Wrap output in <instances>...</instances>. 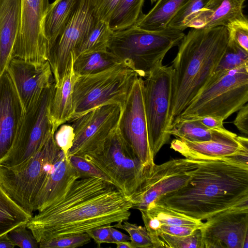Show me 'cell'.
Masks as SVG:
<instances>
[{"label":"cell","instance_id":"obj_1","mask_svg":"<svg viewBox=\"0 0 248 248\" xmlns=\"http://www.w3.org/2000/svg\"><path fill=\"white\" fill-rule=\"evenodd\" d=\"M131 208V200L112 183L82 177L62 199L32 217L27 225L39 243L128 220Z\"/></svg>","mask_w":248,"mask_h":248},{"label":"cell","instance_id":"obj_2","mask_svg":"<svg viewBox=\"0 0 248 248\" xmlns=\"http://www.w3.org/2000/svg\"><path fill=\"white\" fill-rule=\"evenodd\" d=\"M248 150L202 159L187 184L155 202L207 220L224 210L248 207Z\"/></svg>","mask_w":248,"mask_h":248},{"label":"cell","instance_id":"obj_3","mask_svg":"<svg viewBox=\"0 0 248 248\" xmlns=\"http://www.w3.org/2000/svg\"><path fill=\"white\" fill-rule=\"evenodd\" d=\"M229 40L228 30L224 26L192 29L185 34L171 65L170 125L206 85L225 52Z\"/></svg>","mask_w":248,"mask_h":248},{"label":"cell","instance_id":"obj_4","mask_svg":"<svg viewBox=\"0 0 248 248\" xmlns=\"http://www.w3.org/2000/svg\"><path fill=\"white\" fill-rule=\"evenodd\" d=\"M185 35L182 31L168 27L149 31L133 26L114 31L108 49L127 62L139 77L146 78L163 65L166 54L178 46Z\"/></svg>","mask_w":248,"mask_h":248},{"label":"cell","instance_id":"obj_5","mask_svg":"<svg viewBox=\"0 0 248 248\" xmlns=\"http://www.w3.org/2000/svg\"><path fill=\"white\" fill-rule=\"evenodd\" d=\"M138 76L124 61L97 73L77 76L71 119L102 105L117 104L122 108Z\"/></svg>","mask_w":248,"mask_h":248},{"label":"cell","instance_id":"obj_6","mask_svg":"<svg viewBox=\"0 0 248 248\" xmlns=\"http://www.w3.org/2000/svg\"><path fill=\"white\" fill-rule=\"evenodd\" d=\"M106 174L130 200L153 166L144 167L118 128L100 146L79 155Z\"/></svg>","mask_w":248,"mask_h":248},{"label":"cell","instance_id":"obj_7","mask_svg":"<svg viewBox=\"0 0 248 248\" xmlns=\"http://www.w3.org/2000/svg\"><path fill=\"white\" fill-rule=\"evenodd\" d=\"M248 101V62L206 85L175 119L213 116L224 121Z\"/></svg>","mask_w":248,"mask_h":248},{"label":"cell","instance_id":"obj_8","mask_svg":"<svg viewBox=\"0 0 248 248\" xmlns=\"http://www.w3.org/2000/svg\"><path fill=\"white\" fill-rule=\"evenodd\" d=\"M54 134L24 163L11 168L0 165V185L11 199L31 215L36 197L61 151Z\"/></svg>","mask_w":248,"mask_h":248},{"label":"cell","instance_id":"obj_9","mask_svg":"<svg viewBox=\"0 0 248 248\" xmlns=\"http://www.w3.org/2000/svg\"><path fill=\"white\" fill-rule=\"evenodd\" d=\"M143 80L144 108L148 140L154 157L170 140L169 119L172 68L162 65Z\"/></svg>","mask_w":248,"mask_h":248},{"label":"cell","instance_id":"obj_10","mask_svg":"<svg viewBox=\"0 0 248 248\" xmlns=\"http://www.w3.org/2000/svg\"><path fill=\"white\" fill-rule=\"evenodd\" d=\"M54 83L22 117L11 149L1 162L7 167L18 166L33 156L56 130L48 114V105Z\"/></svg>","mask_w":248,"mask_h":248},{"label":"cell","instance_id":"obj_11","mask_svg":"<svg viewBox=\"0 0 248 248\" xmlns=\"http://www.w3.org/2000/svg\"><path fill=\"white\" fill-rule=\"evenodd\" d=\"M202 160L185 157L155 164L130 199L132 208L145 210L161 196L186 185Z\"/></svg>","mask_w":248,"mask_h":248},{"label":"cell","instance_id":"obj_12","mask_svg":"<svg viewBox=\"0 0 248 248\" xmlns=\"http://www.w3.org/2000/svg\"><path fill=\"white\" fill-rule=\"evenodd\" d=\"M96 21L93 14L91 0H78L70 20L50 50L48 61L56 87L62 83L73 52Z\"/></svg>","mask_w":248,"mask_h":248},{"label":"cell","instance_id":"obj_13","mask_svg":"<svg viewBox=\"0 0 248 248\" xmlns=\"http://www.w3.org/2000/svg\"><path fill=\"white\" fill-rule=\"evenodd\" d=\"M121 110L117 104L104 105L70 120L74 139L68 156L78 155L103 144L118 128Z\"/></svg>","mask_w":248,"mask_h":248},{"label":"cell","instance_id":"obj_14","mask_svg":"<svg viewBox=\"0 0 248 248\" xmlns=\"http://www.w3.org/2000/svg\"><path fill=\"white\" fill-rule=\"evenodd\" d=\"M21 22L13 58L37 62L48 61L50 47L42 29L49 0H21Z\"/></svg>","mask_w":248,"mask_h":248},{"label":"cell","instance_id":"obj_15","mask_svg":"<svg viewBox=\"0 0 248 248\" xmlns=\"http://www.w3.org/2000/svg\"><path fill=\"white\" fill-rule=\"evenodd\" d=\"M118 128L144 167L155 163L149 146L143 96V79H135L122 108Z\"/></svg>","mask_w":248,"mask_h":248},{"label":"cell","instance_id":"obj_16","mask_svg":"<svg viewBox=\"0 0 248 248\" xmlns=\"http://www.w3.org/2000/svg\"><path fill=\"white\" fill-rule=\"evenodd\" d=\"M200 231L202 248H248V207L219 212L207 219Z\"/></svg>","mask_w":248,"mask_h":248},{"label":"cell","instance_id":"obj_17","mask_svg":"<svg viewBox=\"0 0 248 248\" xmlns=\"http://www.w3.org/2000/svg\"><path fill=\"white\" fill-rule=\"evenodd\" d=\"M6 71L16 88L24 113L54 83L48 61L37 62L12 58Z\"/></svg>","mask_w":248,"mask_h":248},{"label":"cell","instance_id":"obj_18","mask_svg":"<svg viewBox=\"0 0 248 248\" xmlns=\"http://www.w3.org/2000/svg\"><path fill=\"white\" fill-rule=\"evenodd\" d=\"M170 148L185 157L205 159L230 156L248 150V139L223 127L215 129L209 140L194 142L176 138L171 142Z\"/></svg>","mask_w":248,"mask_h":248},{"label":"cell","instance_id":"obj_19","mask_svg":"<svg viewBox=\"0 0 248 248\" xmlns=\"http://www.w3.org/2000/svg\"><path fill=\"white\" fill-rule=\"evenodd\" d=\"M24 113L11 78H0V164L8 155Z\"/></svg>","mask_w":248,"mask_h":248},{"label":"cell","instance_id":"obj_20","mask_svg":"<svg viewBox=\"0 0 248 248\" xmlns=\"http://www.w3.org/2000/svg\"><path fill=\"white\" fill-rule=\"evenodd\" d=\"M82 178L61 151L35 200L34 211H41L62 199L74 182Z\"/></svg>","mask_w":248,"mask_h":248},{"label":"cell","instance_id":"obj_21","mask_svg":"<svg viewBox=\"0 0 248 248\" xmlns=\"http://www.w3.org/2000/svg\"><path fill=\"white\" fill-rule=\"evenodd\" d=\"M246 0H211L201 10L189 20L187 28L206 29L219 26L227 27L230 23L247 19L243 12Z\"/></svg>","mask_w":248,"mask_h":248},{"label":"cell","instance_id":"obj_22","mask_svg":"<svg viewBox=\"0 0 248 248\" xmlns=\"http://www.w3.org/2000/svg\"><path fill=\"white\" fill-rule=\"evenodd\" d=\"M21 22V0H0V78L13 58Z\"/></svg>","mask_w":248,"mask_h":248},{"label":"cell","instance_id":"obj_23","mask_svg":"<svg viewBox=\"0 0 248 248\" xmlns=\"http://www.w3.org/2000/svg\"><path fill=\"white\" fill-rule=\"evenodd\" d=\"M73 56L62 83L54 89L48 105L51 122L56 131L62 124L69 122L73 115L72 93L77 78L73 66Z\"/></svg>","mask_w":248,"mask_h":248},{"label":"cell","instance_id":"obj_24","mask_svg":"<svg viewBox=\"0 0 248 248\" xmlns=\"http://www.w3.org/2000/svg\"><path fill=\"white\" fill-rule=\"evenodd\" d=\"M78 0H55L49 4L44 16L42 29L50 49L70 20Z\"/></svg>","mask_w":248,"mask_h":248},{"label":"cell","instance_id":"obj_25","mask_svg":"<svg viewBox=\"0 0 248 248\" xmlns=\"http://www.w3.org/2000/svg\"><path fill=\"white\" fill-rule=\"evenodd\" d=\"M188 1L158 0L147 14H143L134 26L149 31L166 28L172 17Z\"/></svg>","mask_w":248,"mask_h":248},{"label":"cell","instance_id":"obj_26","mask_svg":"<svg viewBox=\"0 0 248 248\" xmlns=\"http://www.w3.org/2000/svg\"><path fill=\"white\" fill-rule=\"evenodd\" d=\"M122 62L107 50L82 54L73 57V66L77 76H84L102 71Z\"/></svg>","mask_w":248,"mask_h":248},{"label":"cell","instance_id":"obj_27","mask_svg":"<svg viewBox=\"0 0 248 248\" xmlns=\"http://www.w3.org/2000/svg\"><path fill=\"white\" fill-rule=\"evenodd\" d=\"M32 217L11 199L0 185V236L27 224Z\"/></svg>","mask_w":248,"mask_h":248},{"label":"cell","instance_id":"obj_28","mask_svg":"<svg viewBox=\"0 0 248 248\" xmlns=\"http://www.w3.org/2000/svg\"><path fill=\"white\" fill-rule=\"evenodd\" d=\"M144 0H120L108 25L112 31L123 30L135 25L143 15Z\"/></svg>","mask_w":248,"mask_h":248},{"label":"cell","instance_id":"obj_29","mask_svg":"<svg viewBox=\"0 0 248 248\" xmlns=\"http://www.w3.org/2000/svg\"><path fill=\"white\" fill-rule=\"evenodd\" d=\"M112 31L108 23L97 20L73 53V57L90 52L107 50Z\"/></svg>","mask_w":248,"mask_h":248},{"label":"cell","instance_id":"obj_30","mask_svg":"<svg viewBox=\"0 0 248 248\" xmlns=\"http://www.w3.org/2000/svg\"><path fill=\"white\" fill-rule=\"evenodd\" d=\"M214 130L215 129L207 128L193 120L176 119L171 124L169 133L176 138L202 142L211 140Z\"/></svg>","mask_w":248,"mask_h":248},{"label":"cell","instance_id":"obj_31","mask_svg":"<svg viewBox=\"0 0 248 248\" xmlns=\"http://www.w3.org/2000/svg\"><path fill=\"white\" fill-rule=\"evenodd\" d=\"M145 210L156 217L161 225L186 226L199 229L203 226L202 220L191 217L163 204L152 202Z\"/></svg>","mask_w":248,"mask_h":248},{"label":"cell","instance_id":"obj_32","mask_svg":"<svg viewBox=\"0 0 248 248\" xmlns=\"http://www.w3.org/2000/svg\"><path fill=\"white\" fill-rule=\"evenodd\" d=\"M248 62V51L229 38L225 52L206 85L219 78L228 71Z\"/></svg>","mask_w":248,"mask_h":248},{"label":"cell","instance_id":"obj_33","mask_svg":"<svg viewBox=\"0 0 248 248\" xmlns=\"http://www.w3.org/2000/svg\"><path fill=\"white\" fill-rule=\"evenodd\" d=\"M211 0H188L177 12L167 25L168 28L183 31L190 18L205 7Z\"/></svg>","mask_w":248,"mask_h":248},{"label":"cell","instance_id":"obj_34","mask_svg":"<svg viewBox=\"0 0 248 248\" xmlns=\"http://www.w3.org/2000/svg\"><path fill=\"white\" fill-rule=\"evenodd\" d=\"M159 236L162 248H202L200 229L188 236H177L161 232Z\"/></svg>","mask_w":248,"mask_h":248},{"label":"cell","instance_id":"obj_35","mask_svg":"<svg viewBox=\"0 0 248 248\" xmlns=\"http://www.w3.org/2000/svg\"><path fill=\"white\" fill-rule=\"evenodd\" d=\"M113 227L122 229L128 233L132 248H153L151 240L145 227L130 223L127 220L117 223Z\"/></svg>","mask_w":248,"mask_h":248},{"label":"cell","instance_id":"obj_36","mask_svg":"<svg viewBox=\"0 0 248 248\" xmlns=\"http://www.w3.org/2000/svg\"><path fill=\"white\" fill-rule=\"evenodd\" d=\"M91 238L87 232L57 237L40 242V248H76L87 244Z\"/></svg>","mask_w":248,"mask_h":248},{"label":"cell","instance_id":"obj_37","mask_svg":"<svg viewBox=\"0 0 248 248\" xmlns=\"http://www.w3.org/2000/svg\"><path fill=\"white\" fill-rule=\"evenodd\" d=\"M8 235L15 245L21 248H38L39 244L27 224L19 225L11 230Z\"/></svg>","mask_w":248,"mask_h":248},{"label":"cell","instance_id":"obj_38","mask_svg":"<svg viewBox=\"0 0 248 248\" xmlns=\"http://www.w3.org/2000/svg\"><path fill=\"white\" fill-rule=\"evenodd\" d=\"M69 160L74 168L82 177H94L112 183L109 178L94 165L78 155L68 156Z\"/></svg>","mask_w":248,"mask_h":248},{"label":"cell","instance_id":"obj_39","mask_svg":"<svg viewBox=\"0 0 248 248\" xmlns=\"http://www.w3.org/2000/svg\"><path fill=\"white\" fill-rule=\"evenodd\" d=\"M229 38L248 51V19L234 21L226 27Z\"/></svg>","mask_w":248,"mask_h":248},{"label":"cell","instance_id":"obj_40","mask_svg":"<svg viewBox=\"0 0 248 248\" xmlns=\"http://www.w3.org/2000/svg\"><path fill=\"white\" fill-rule=\"evenodd\" d=\"M140 212L145 227L151 240L153 248H162L159 236L161 233L160 222L156 217L150 214L147 210H142Z\"/></svg>","mask_w":248,"mask_h":248},{"label":"cell","instance_id":"obj_41","mask_svg":"<svg viewBox=\"0 0 248 248\" xmlns=\"http://www.w3.org/2000/svg\"><path fill=\"white\" fill-rule=\"evenodd\" d=\"M54 138L57 146L68 158V154L71 148L74 139V129L71 124H63L55 131Z\"/></svg>","mask_w":248,"mask_h":248},{"label":"cell","instance_id":"obj_42","mask_svg":"<svg viewBox=\"0 0 248 248\" xmlns=\"http://www.w3.org/2000/svg\"><path fill=\"white\" fill-rule=\"evenodd\" d=\"M93 14L97 20L109 23L112 13L120 0H91Z\"/></svg>","mask_w":248,"mask_h":248},{"label":"cell","instance_id":"obj_43","mask_svg":"<svg viewBox=\"0 0 248 248\" xmlns=\"http://www.w3.org/2000/svg\"><path fill=\"white\" fill-rule=\"evenodd\" d=\"M106 225L88 230L86 232L100 247L102 243H113L111 236L110 227Z\"/></svg>","mask_w":248,"mask_h":248},{"label":"cell","instance_id":"obj_44","mask_svg":"<svg viewBox=\"0 0 248 248\" xmlns=\"http://www.w3.org/2000/svg\"><path fill=\"white\" fill-rule=\"evenodd\" d=\"M197 229V227L186 226H169L161 225L160 232L168 234L185 236L193 234Z\"/></svg>","mask_w":248,"mask_h":248},{"label":"cell","instance_id":"obj_45","mask_svg":"<svg viewBox=\"0 0 248 248\" xmlns=\"http://www.w3.org/2000/svg\"><path fill=\"white\" fill-rule=\"evenodd\" d=\"M233 124L243 134H248V104L247 103L240 109L233 121Z\"/></svg>","mask_w":248,"mask_h":248},{"label":"cell","instance_id":"obj_46","mask_svg":"<svg viewBox=\"0 0 248 248\" xmlns=\"http://www.w3.org/2000/svg\"><path fill=\"white\" fill-rule=\"evenodd\" d=\"M185 119L196 121L204 127L210 129L224 127L223 126L224 121L221 118L216 116H204L186 118Z\"/></svg>","mask_w":248,"mask_h":248},{"label":"cell","instance_id":"obj_47","mask_svg":"<svg viewBox=\"0 0 248 248\" xmlns=\"http://www.w3.org/2000/svg\"><path fill=\"white\" fill-rule=\"evenodd\" d=\"M110 231L113 243L128 241L130 239L129 236L115 229L113 226H110Z\"/></svg>","mask_w":248,"mask_h":248},{"label":"cell","instance_id":"obj_48","mask_svg":"<svg viewBox=\"0 0 248 248\" xmlns=\"http://www.w3.org/2000/svg\"><path fill=\"white\" fill-rule=\"evenodd\" d=\"M7 233L0 236V248H14L16 247Z\"/></svg>","mask_w":248,"mask_h":248},{"label":"cell","instance_id":"obj_49","mask_svg":"<svg viewBox=\"0 0 248 248\" xmlns=\"http://www.w3.org/2000/svg\"><path fill=\"white\" fill-rule=\"evenodd\" d=\"M117 248H132L130 241L120 242L115 244Z\"/></svg>","mask_w":248,"mask_h":248},{"label":"cell","instance_id":"obj_50","mask_svg":"<svg viewBox=\"0 0 248 248\" xmlns=\"http://www.w3.org/2000/svg\"><path fill=\"white\" fill-rule=\"evenodd\" d=\"M158 0H150L151 3L153 4L154 2H156Z\"/></svg>","mask_w":248,"mask_h":248}]
</instances>
